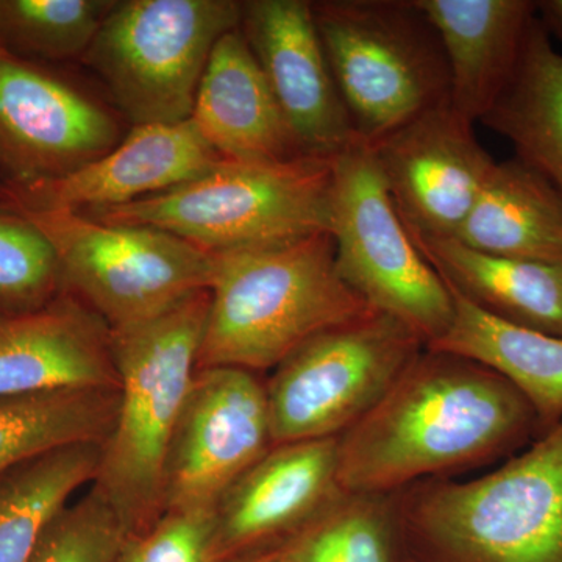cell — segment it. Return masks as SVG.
<instances>
[{
  "mask_svg": "<svg viewBox=\"0 0 562 562\" xmlns=\"http://www.w3.org/2000/svg\"><path fill=\"white\" fill-rule=\"evenodd\" d=\"M61 292L60 265L49 239L0 199V317L35 312Z\"/></svg>",
  "mask_w": 562,
  "mask_h": 562,
  "instance_id": "obj_28",
  "label": "cell"
},
{
  "mask_svg": "<svg viewBox=\"0 0 562 562\" xmlns=\"http://www.w3.org/2000/svg\"><path fill=\"white\" fill-rule=\"evenodd\" d=\"M114 0H0V49L49 65L85 57Z\"/></svg>",
  "mask_w": 562,
  "mask_h": 562,
  "instance_id": "obj_27",
  "label": "cell"
},
{
  "mask_svg": "<svg viewBox=\"0 0 562 562\" xmlns=\"http://www.w3.org/2000/svg\"><path fill=\"white\" fill-rule=\"evenodd\" d=\"M117 121L60 74L0 49V184L60 180L120 144Z\"/></svg>",
  "mask_w": 562,
  "mask_h": 562,
  "instance_id": "obj_11",
  "label": "cell"
},
{
  "mask_svg": "<svg viewBox=\"0 0 562 562\" xmlns=\"http://www.w3.org/2000/svg\"><path fill=\"white\" fill-rule=\"evenodd\" d=\"M424 349L412 328L375 310L308 339L266 383L272 446L339 438L382 402Z\"/></svg>",
  "mask_w": 562,
  "mask_h": 562,
  "instance_id": "obj_10",
  "label": "cell"
},
{
  "mask_svg": "<svg viewBox=\"0 0 562 562\" xmlns=\"http://www.w3.org/2000/svg\"><path fill=\"white\" fill-rule=\"evenodd\" d=\"M235 0L114 2L85 61L133 125L191 120L211 52L241 25Z\"/></svg>",
  "mask_w": 562,
  "mask_h": 562,
  "instance_id": "obj_7",
  "label": "cell"
},
{
  "mask_svg": "<svg viewBox=\"0 0 562 562\" xmlns=\"http://www.w3.org/2000/svg\"><path fill=\"white\" fill-rule=\"evenodd\" d=\"M103 442L52 450L0 476V562H29L54 520L94 482Z\"/></svg>",
  "mask_w": 562,
  "mask_h": 562,
  "instance_id": "obj_24",
  "label": "cell"
},
{
  "mask_svg": "<svg viewBox=\"0 0 562 562\" xmlns=\"http://www.w3.org/2000/svg\"><path fill=\"white\" fill-rule=\"evenodd\" d=\"M191 121L222 158L280 161L303 157L241 25L225 33L203 70Z\"/></svg>",
  "mask_w": 562,
  "mask_h": 562,
  "instance_id": "obj_18",
  "label": "cell"
},
{
  "mask_svg": "<svg viewBox=\"0 0 562 562\" xmlns=\"http://www.w3.org/2000/svg\"><path fill=\"white\" fill-rule=\"evenodd\" d=\"M209 305V290L201 291L160 316L110 330L120 405L91 487L128 538L165 513L166 458L198 372Z\"/></svg>",
  "mask_w": 562,
  "mask_h": 562,
  "instance_id": "obj_4",
  "label": "cell"
},
{
  "mask_svg": "<svg viewBox=\"0 0 562 562\" xmlns=\"http://www.w3.org/2000/svg\"><path fill=\"white\" fill-rule=\"evenodd\" d=\"M236 562H290L284 558L277 557V554H261V557L249 558V560L236 561Z\"/></svg>",
  "mask_w": 562,
  "mask_h": 562,
  "instance_id": "obj_32",
  "label": "cell"
},
{
  "mask_svg": "<svg viewBox=\"0 0 562 562\" xmlns=\"http://www.w3.org/2000/svg\"><path fill=\"white\" fill-rule=\"evenodd\" d=\"M475 124L439 106L369 144L413 239H453L495 161Z\"/></svg>",
  "mask_w": 562,
  "mask_h": 562,
  "instance_id": "obj_13",
  "label": "cell"
},
{
  "mask_svg": "<svg viewBox=\"0 0 562 562\" xmlns=\"http://www.w3.org/2000/svg\"><path fill=\"white\" fill-rule=\"evenodd\" d=\"M290 562H405L395 494L341 492L271 553Z\"/></svg>",
  "mask_w": 562,
  "mask_h": 562,
  "instance_id": "obj_26",
  "label": "cell"
},
{
  "mask_svg": "<svg viewBox=\"0 0 562 562\" xmlns=\"http://www.w3.org/2000/svg\"><path fill=\"white\" fill-rule=\"evenodd\" d=\"M413 241L464 301L506 324L562 338V262L495 257L457 239Z\"/></svg>",
  "mask_w": 562,
  "mask_h": 562,
  "instance_id": "obj_20",
  "label": "cell"
},
{
  "mask_svg": "<svg viewBox=\"0 0 562 562\" xmlns=\"http://www.w3.org/2000/svg\"><path fill=\"white\" fill-rule=\"evenodd\" d=\"M117 405L120 390H68L2 398L0 476L52 450L105 441Z\"/></svg>",
  "mask_w": 562,
  "mask_h": 562,
  "instance_id": "obj_25",
  "label": "cell"
},
{
  "mask_svg": "<svg viewBox=\"0 0 562 562\" xmlns=\"http://www.w3.org/2000/svg\"><path fill=\"white\" fill-rule=\"evenodd\" d=\"M314 20L358 138L449 105L441 40L417 0H321Z\"/></svg>",
  "mask_w": 562,
  "mask_h": 562,
  "instance_id": "obj_6",
  "label": "cell"
},
{
  "mask_svg": "<svg viewBox=\"0 0 562 562\" xmlns=\"http://www.w3.org/2000/svg\"><path fill=\"white\" fill-rule=\"evenodd\" d=\"M210 255L198 369H276L308 339L372 310L339 277L330 233Z\"/></svg>",
  "mask_w": 562,
  "mask_h": 562,
  "instance_id": "obj_2",
  "label": "cell"
},
{
  "mask_svg": "<svg viewBox=\"0 0 562 562\" xmlns=\"http://www.w3.org/2000/svg\"><path fill=\"white\" fill-rule=\"evenodd\" d=\"M330 233L339 277L369 308L412 328L425 347L452 325V292L432 268L362 139L333 158Z\"/></svg>",
  "mask_w": 562,
  "mask_h": 562,
  "instance_id": "obj_8",
  "label": "cell"
},
{
  "mask_svg": "<svg viewBox=\"0 0 562 562\" xmlns=\"http://www.w3.org/2000/svg\"><path fill=\"white\" fill-rule=\"evenodd\" d=\"M331 184V160L324 158H222L198 179L128 205L90 211V217L149 225L220 254L328 233Z\"/></svg>",
  "mask_w": 562,
  "mask_h": 562,
  "instance_id": "obj_5",
  "label": "cell"
},
{
  "mask_svg": "<svg viewBox=\"0 0 562 562\" xmlns=\"http://www.w3.org/2000/svg\"><path fill=\"white\" fill-rule=\"evenodd\" d=\"M10 205L49 239L63 292L98 314L110 330L160 316L210 288L209 251L172 233L105 224L80 211Z\"/></svg>",
  "mask_w": 562,
  "mask_h": 562,
  "instance_id": "obj_9",
  "label": "cell"
},
{
  "mask_svg": "<svg viewBox=\"0 0 562 562\" xmlns=\"http://www.w3.org/2000/svg\"><path fill=\"white\" fill-rule=\"evenodd\" d=\"M405 562H562V420L494 472L395 492Z\"/></svg>",
  "mask_w": 562,
  "mask_h": 562,
  "instance_id": "obj_3",
  "label": "cell"
},
{
  "mask_svg": "<svg viewBox=\"0 0 562 562\" xmlns=\"http://www.w3.org/2000/svg\"><path fill=\"white\" fill-rule=\"evenodd\" d=\"M453 239L495 257L562 262L561 194L517 157L495 162Z\"/></svg>",
  "mask_w": 562,
  "mask_h": 562,
  "instance_id": "obj_21",
  "label": "cell"
},
{
  "mask_svg": "<svg viewBox=\"0 0 562 562\" xmlns=\"http://www.w3.org/2000/svg\"><path fill=\"white\" fill-rule=\"evenodd\" d=\"M127 538L120 517L91 487L54 520L29 562H116Z\"/></svg>",
  "mask_w": 562,
  "mask_h": 562,
  "instance_id": "obj_29",
  "label": "cell"
},
{
  "mask_svg": "<svg viewBox=\"0 0 562 562\" xmlns=\"http://www.w3.org/2000/svg\"><path fill=\"white\" fill-rule=\"evenodd\" d=\"M482 124L505 136L516 157L546 177L562 198V54L538 14L513 79Z\"/></svg>",
  "mask_w": 562,
  "mask_h": 562,
  "instance_id": "obj_23",
  "label": "cell"
},
{
  "mask_svg": "<svg viewBox=\"0 0 562 562\" xmlns=\"http://www.w3.org/2000/svg\"><path fill=\"white\" fill-rule=\"evenodd\" d=\"M241 32L303 154L333 160L360 139L333 76L312 2H243Z\"/></svg>",
  "mask_w": 562,
  "mask_h": 562,
  "instance_id": "obj_14",
  "label": "cell"
},
{
  "mask_svg": "<svg viewBox=\"0 0 562 562\" xmlns=\"http://www.w3.org/2000/svg\"><path fill=\"white\" fill-rule=\"evenodd\" d=\"M221 160L191 120L133 125L132 132L98 160L29 190L0 184V199L35 209H116L198 179Z\"/></svg>",
  "mask_w": 562,
  "mask_h": 562,
  "instance_id": "obj_16",
  "label": "cell"
},
{
  "mask_svg": "<svg viewBox=\"0 0 562 562\" xmlns=\"http://www.w3.org/2000/svg\"><path fill=\"white\" fill-rule=\"evenodd\" d=\"M441 40L450 102L482 122L508 87L538 7L531 0H417Z\"/></svg>",
  "mask_w": 562,
  "mask_h": 562,
  "instance_id": "obj_19",
  "label": "cell"
},
{
  "mask_svg": "<svg viewBox=\"0 0 562 562\" xmlns=\"http://www.w3.org/2000/svg\"><path fill=\"white\" fill-rule=\"evenodd\" d=\"M541 436L501 373L425 347L382 402L338 438L344 492L395 494L424 480L512 458Z\"/></svg>",
  "mask_w": 562,
  "mask_h": 562,
  "instance_id": "obj_1",
  "label": "cell"
},
{
  "mask_svg": "<svg viewBox=\"0 0 562 562\" xmlns=\"http://www.w3.org/2000/svg\"><path fill=\"white\" fill-rule=\"evenodd\" d=\"M450 292L452 325L427 349L460 355L501 373L530 402L541 435L552 430L562 420V338L495 319Z\"/></svg>",
  "mask_w": 562,
  "mask_h": 562,
  "instance_id": "obj_22",
  "label": "cell"
},
{
  "mask_svg": "<svg viewBox=\"0 0 562 562\" xmlns=\"http://www.w3.org/2000/svg\"><path fill=\"white\" fill-rule=\"evenodd\" d=\"M538 18L550 38H557L562 44V0H542L536 2Z\"/></svg>",
  "mask_w": 562,
  "mask_h": 562,
  "instance_id": "obj_31",
  "label": "cell"
},
{
  "mask_svg": "<svg viewBox=\"0 0 562 562\" xmlns=\"http://www.w3.org/2000/svg\"><path fill=\"white\" fill-rule=\"evenodd\" d=\"M116 562H220L213 512H166L149 530L125 539Z\"/></svg>",
  "mask_w": 562,
  "mask_h": 562,
  "instance_id": "obj_30",
  "label": "cell"
},
{
  "mask_svg": "<svg viewBox=\"0 0 562 562\" xmlns=\"http://www.w3.org/2000/svg\"><path fill=\"white\" fill-rule=\"evenodd\" d=\"M271 447L268 394L258 373L198 369L166 458L165 513L214 512Z\"/></svg>",
  "mask_w": 562,
  "mask_h": 562,
  "instance_id": "obj_12",
  "label": "cell"
},
{
  "mask_svg": "<svg viewBox=\"0 0 562 562\" xmlns=\"http://www.w3.org/2000/svg\"><path fill=\"white\" fill-rule=\"evenodd\" d=\"M341 492L338 438L272 446L214 508L217 561L273 552L312 524Z\"/></svg>",
  "mask_w": 562,
  "mask_h": 562,
  "instance_id": "obj_15",
  "label": "cell"
},
{
  "mask_svg": "<svg viewBox=\"0 0 562 562\" xmlns=\"http://www.w3.org/2000/svg\"><path fill=\"white\" fill-rule=\"evenodd\" d=\"M68 390H120L109 325L66 292L0 317V401Z\"/></svg>",
  "mask_w": 562,
  "mask_h": 562,
  "instance_id": "obj_17",
  "label": "cell"
}]
</instances>
